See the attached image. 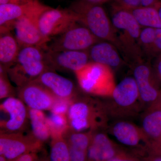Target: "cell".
Wrapping results in <instances>:
<instances>
[{
	"instance_id": "obj_33",
	"label": "cell",
	"mask_w": 161,
	"mask_h": 161,
	"mask_svg": "<svg viewBox=\"0 0 161 161\" xmlns=\"http://www.w3.org/2000/svg\"><path fill=\"white\" fill-rule=\"evenodd\" d=\"M108 161H140L138 159L121 151L118 154Z\"/></svg>"
},
{
	"instance_id": "obj_4",
	"label": "cell",
	"mask_w": 161,
	"mask_h": 161,
	"mask_svg": "<svg viewBox=\"0 0 161 161\" xmlns=\"http://www.w3.org/2000/svg\"><path fill=\"white\" fill-rule=\"evenodd\" d=\"M81 89L88 94L111 97L115 89V78L109 67L90 61L75 72Z\"/></svg>"
},
{
	"instance_id": "obj_13",
	"label": "cell",
	"mask_w": 161,
	"mask_h": 161,
	"mask_svg": "<svg viewBox=\"0 0 161 161\" xmlns=\"http://www.w3.org/2000/svg\"><path fill=\"white\" fill-rule=\"evenodd\" d=\"M111 133L116 140L126 147L130 148L149 147L150 141L145 135L142 128L131 122L119 120L112 126Z\"/></svg>"
},
{
	"instance_id": "obj_24",
	"label": "cell",
	"mask_w": 161,
	"mask_h": 161,
	"mask_svg": "<svg viewBox=\"0 0 161 161\" xmlns=\"http://www.w3.org/2000/svg\"><path fill=\"white\" fill-rule=\"evenodd\" d=\"M51 161H70L69 147L63 136H53Z\"/></svg>"
},
{
	"instance_id": "obj_7",
	"label": "cell",
	"mask_w": 161,
	"mask_h": 161,
	"mask_svg": "<svg viewBox=\"0 0 161 161\" xmlns=\"http://www.w3.org/2000/svg\"><path fill=\"white\" fill-rule=\"evenodd\" d=\"M37 25L43 36L51 40L78 23V18L71 9H49L38 18Z\"/></svg>"
},
{
	"instance_id": "obj_39",
	"label": "cell",
	"mask_w": 161,
	"mask_h": 161,
	"mask_svg": "<svg viewBox=\"0 0 161 161\" xmlns=\"http://www.w3.org/2000/svg\"><path fill=\"white\" fill-rule=\"evenodd\" d=\"M88 3H93V4H98L101 5L104 3H108L111 0H84Z\"/></svg>"
},
{
	"instance_id": "obj_6",
	"label": "cell",
	"mask_w": 161,
	"mask_h": 161,
	"mask_svg": "<svg viewBox=\"0 0 161 161\" xmlns=\"http://www.w3.org/2000/svg\"><path fill=\"white\" fill-rule=\"evenodd\" d=\"M103 108L88 101H78L70 104L68 117L70 126L76 132L102 125L106 120Z\"/></svg>"
},
{
	"instance_id": "obj_17",
	"label": "cell",
	"mask_w": 161,
	"mask_h": 161,
	"mask_svg": "<svg viewBox=\"0 0 161 161\" xmlns=\"http://www.w3.org/2000/svg\"><path fill=\"white\" fill-rule=\"evenodd\" d=\"M1 109L9 115V119L2 123V126L9 133L22 129L28 115L23 101L13 97L6 98L1 104Z\"/></svg>"
},
{
	"instance_id": "obj_20",
	"label": "cell",
	"mask_w": 161,
	"mask_h": 161,
	"mask_svg": "<svg viewBox=\"0 0 161 161\" xmlns=\"http://www.w3.org/2000/svg\"><path fill=\"white\" fill-rule=\"evenodd\" d=\"M20 46L10 32L1 33L0 37V66L7 70L17 58Z\"/></svg>"
},
{
	"instance_id": "obj_19",
	"label": "cell",
	"mask_w": 161,
	"mask_h": 161,
	"mask_svg": "<svg viewBox=\"0 0 161 161\" xmlns=\"http://www.w3.org/2000/svg\"><path fill=\"white\" fill-rule=\"evenodd\" d=\"M121 151L103 132L92 134L87 150V158L91 161H108Z\"/></svg>"
},
{
	"instance_id": "obj_28",
	"label": "cell",
	"mask_w": 161,
	"mask_h": 161,
	"mask_svg": "<svg viewBox=\"0 0 161 161\" xmlns=\"http://www.w3.org/2000/svg\"><path fill=\"white\" fill-rule=\"evenodd\" d=\"M0 98H9L12 94L13 87L7 78V71L0 66Z\"/></svg>"
},
{
	"instance_id": "obj_12",
	"label": "cell",
	"mask_w": 161,
	"mask_h": 161,
	"mask_svg": "<svg viewBox=\"0 0 161 161\" xmlns=\"http://www.w3.org/2000/svg\"><path fill=\"white\" fill-rule=\"evenodd\" d=\"M19 93L21 100L29 108L42 111L51 110L58 98L48 90L35 82L20 87Z\"/></svg>"
},
{
	"instance_id": "obj_41",
	"label": "cell",
	"mask_w": 161,
	"mask_h": 161,
	"mask_svg": "<svg viewBox=\"0 0 161 161\" xmlns=\"http://www.w3.org/2000/svg\"><path fill=\"white\" fill-rule=\"evenodd\" d=\"M154 8L157 10L158 12L159 17L161 23V3L160 2H158L156 4L153 6Z\"/></svg>"
},
{
	"instance_id": "obj_30",
	"label": "cell",
	"mask_w": 161,
	"mask_h": 161,
	"mask_svg": "<svg viewBox=\"0 0 161 161\" xmlns=\"http://www.w3.org/2000/svg\"><path fill=\"white\" fill-rule=\"evenodd\" d=\"M116 6L123 9L131 10L141 7V0H113Z\"/></svg>"
},
{
	"instance_id": "obj_29",
	"label": "cell",
	"mask_w": 161,
	"mask_h": 161,
	"mask_svg": "<svg viewBox=\"0 0 161 161\" xmlns=\"http://www.w3.org/2000/svg\"><path fill=\"white\" fill-rule=\"evenodd\" d=\"M70 161H86L87 158V151L68 145Z\"/></svg>"
},
{
	"instance_id": "obj_10",
	"label": "cell",
	"mask_w": 161,
	"mask_h": 161,
	"mask_svg": "<svg viewBox=\"0 0 161 161\" xmlns=\"http://www.w3.org/2000/svg\"><path fill=\"white\" fill-rule=\"evenodd\" d=\"M47 61L52 70H65L78 71L90 62L89 53L87 51H45Z\"/></svg>"
},
{
	"instance_id": "obj_8",
	"label": "cell",
	"mask_w": 161,
	"mask_h": 161,
	"mask_svg": "<svg viewBox=\"0 0 161 161\" xmlns=\"http://www.w3.org/2000/svg\"><path fill=\"white\" fill-rule=\"evenodd\" d=\"M36 18L25 17L12 23L8 29L13 30V35L16 39L20 47L34 46L47 50L50 40L43 36L38 28Z\"/></svg>"
},
{
	"instance_id": "obj_43",
	"label": "cell",
	"mask_w": 161,
	"mask_h": 161,
	"mask_svg": "<svg viewBox=\"0 0 161 161\" xmlns=\"http://www.w3.org/2000/svg\"></svg>"
},
{
	"instance_id": "obj_34",
	"label": "cell",
	"mask_w": 161,
	"mask_h": 161,
	"mask_svg": "<svg viewBox=\"0 0 161 161\" xmlns=\"http://www.w3.org/2000/svg\"><path fill=\"white\" fill-rule=\"evenodd\" d=\"M149 149L151 151L152 154L161 155V143H153L150 144Z\"/></svg>"
},
{
	"instance_id": "obj_22",
	"label": "cell",
	"mask_w": 161,
	"mask_h": 161,
	"mask_svg": "<svg viewBox=\"0 0 161 161\" xmlns=\"http://www.w3.org/2000/svg\"><path fill=\"white\" fill-rule=\"evenodd\" d=\"M142 129L148 140L156 141L161 136V110L149 109L142 119Z\"/></svg>"
},
{
	"instance_id": "obj_21",
	"label": "cell",
	"mask_w": 161,
	"mask_h": 161,
	"mask_svg": "<svg viewBox=\"0 0 161 161\" xmlns=\"http://www.w3.org/2000/svg\"><path fill=\"white\" fill-rule=\"evenodd\" d=\"M28 112L34 137L40 142L47 140L52 136L47 117L40 110L29 108Z\"/></svg>"
},
{
	"instance_id": "obj_5",
	"label": "cell",
	"mask_w": 161,
	"mask_h": 161,
	"mask_svg": "<svg viewBox=\"0 0 161 161\" xmlns=\"http://www.w3.org/2000/svg\"><path fill=\"white\" fill-rule=\"evenodd\" d=\"M101 41L102 40L95 36L85 26L77 23L53 40L51 39L46 51L89 50L93 45Z\"/></svg>"
},
{
	"instance_id": "obj_14",
	"label": "cell",
	"mask_w": 161,
	"mask_h": 161,
	"mask_svg": "<svg viewBox=\"0 0 161 161\" xmlns=\"http://www.w3.org/2000/svg\"><path fill=\"white\" fill-rule=\"evenodd\" d=\"M112 106L119 111H128L136 106L140 100L138 87L134 78H124L117 85L111 97Z\"/></svg>"
},
{
	"instance_id": "obj_1",
	"label": "cell",
	"mask_w": 161,
	"mask_h": 161,
	"mask_svg": "<svg viewBox=\"0 0 161 161\" xmlns=\"http://www.w3.org/2000/svg\"><path fill=\"white\" fill-rule=\"evenodd\" d=\"M111 22L116 36V47L127 61L135 65L144 61V55L139 44L142 27L130 10L113 4Z\"/></svg>"
},
{
	"instance_id": "obj_40",
	"label": "cell",
	"mask_w": 161,
	"mask_h": 161,
	"mask_svg": "<svg viewBox=\"0 0 161 161\" xmlns=\"http://www.w3.org/2000/svg\"><path fill=\"white\" fill-rule=\"evenodd\" d=\"M156 70L159 76L161 78V56L157 60L156 63Z\"/></svg>"
},
{
	"instance_id": "obj_18",
	"label": "cell",
	"mask_w": 161,
	"mask_h": 161,
	"mask_svg": "<svg viewBox=\"0 0 161 161\" xmlns=\"http://www.w3.org/2000/svg\"><path fill=\"white\" fill-rule=\"evenodd\" d=\"M88 51L91 61L104 64L112 69L120 67L124 63L117 47L108 41L102 40L95 43Z\"/></svg>"
},
{
	"instance_id": "obj_27",
	"label": "cell",
	"mask_w": 161,
	"mask_h": 161,
	"mask_svg": "<svg viewBox=\"0 0 161 161\" xmlns=\"http://www.w3.org/2000/svg\"><path fill=\"white\" fill-rule=\"evenodd\" d=\"M92 132H73L69 136L68 145L87 151L92 141Z\"/></svg>"
},
{
	"instance_id": "obj_38",
	"label": "cell",
	"mask_w": 161,
	"mask_h": 161,
	"mask_svg": "<svg viewBox=\"0 0 161 161\" xmlns=\"http://www.w3.org/2000/svg\"><path fill=\"white\" fill-rule=\"evenodd\" d=\"M145 161H161V155L153 154L145 159Z\"/></svg>"
},
{
	"instance_id": "obj_9",
	"label": "cell",
	"mask_w": 161,
	"mask_h": 161,
	"mask_svg": "<svg viewBox=\"0 0 161 161\" xmlns=\"http://www.w3.org/2000/svg\"><path fill=\"white\" fill-rule=\"evenodd\" d=\"M50 8L38 0H32L29 3L20 5H0L1 33L7 31L12 23L19 19L25 17L38 19L43 12Z\"/></svg>"
},
{
	"instance_id": "obj_3",
	"label": "cell",
	"mask_w": 161,
	"mask_h": 161,
	"mask_svg": "<svg viewBox=\"0 0 161 161\" xmlns=\"http://www.w3.org/2000/svg\"><path fill=\"white\" fill-rule=\"evenodd\" d=\"M69 9L76 14L78 23L86 27L95 36L116 46L114 27L101 5L78 0L72 3Z\"/></svg>"
},
{
	"instance_id": "obj_35",
	"label": "cell",
	"mask_w": 161,
	"mask_h": 161,
	"mask_svg": "<svg viewBox=\"0 0 161 161\" xmlns=\"http://www.w3.org/2000/svg\"><path fill=\"white\" fill-rule=\"evenodd\" d=\"M32 0H0V5L6 4H23Z\"/></svg>"
},
{
	"instance_id": "obj_42",
	"label": "cell",
	"mask_w": 161,
	"mask_h": 161,
	"mask_svg": "<svg viewBox=\"0 0 161 161\" xmlns=\"http://www.w3.org/2000/svg\"><path fill=\"white\" fill-rule=\"evenodd\" d=\"M7 160V159L3 156L1 155V156H0V161H6Z\"/></svg>"
},
{
	"instance_id": "obj_16",
	"label": "cell",
	"mask_w": 161,
	"mask_h": 161,
	"mask_svg": "<svg viewBox=\"0 0 161 161\" xmlns=\"http://www.w3.org/2000/svg\"><path fill=\"white\" fill-rule=\"evenodd\" d=\"M133 75L138 87L141 101L147 104L157 100L158 92L153 83L149 65L144 61L136 64L133 69Z\"/></svg>"
},
{
	"instance_id": "obj_37",
	"label": "cell",
	"mask_w": 161,
	"mask_h": 161,
	"mask_svg": "<svg viewBox=\"0 0 161 161\" xmlns=\"http://www.w3.org/2000/svg\"><path fill=\"white\" fill-rule=\"evenodd\" d=\"M15 161H33V158L31 154L26 153L16 159Z\"/></svg>"
},
{
	"instance_id": "obj_11",
	"label": "cell",
	"mask_w": 161,
	"mask_h": 161,
	"mask_svg": "<svg viewBox=\"0 0 161 161\" xmlns=\"http://www.w3.org/2000/svg\"><path fill=\"white\" fill-rule=\"evenodd\" d=\"M32 137L14 132L1 133L0 154L8 160H15L38 145L40 142Z\"/></svg>"
},
{
	"instance_id": "obj_32",
	"label": "cell",
	"mask_w": 161,
	"mask_h": 161,
	"mask_svg": "<svg viewBox=\"0 0 161 161\" xmlns=\"http://www.w3.org/2000/svg\"><path fill=\"white\" fill-rule=\"evenodd\" d=\"M158 53H161V28L155 29L153 55Z\"/></svg>"
},
{
	"instance_id": "obj_2",
	"label": "cell",
	"mask_w": 161,
	"mask_h": 161,
	"mask_svg": "<svg viewBox=\"0 0 161 161\" xmlns=\"http://www.w3.org/2000/svg\"><path fill=\"white\" fill-rule=\"evenodd\" d=\"M47 70L45 50L34 46L20 47L15 61L6 70L10 79L21 87L33 82Z\"/></svg>"
},
{
	"instance_id": "obj_25",
	"label": "cell",
	"mask_w": 161,
	"mask_h": 161,
	"mask_svg": "<svg viewBox=\"0 0 161 161\" xmlns=\"http://www.w3.org/2000/svg\"><path fill=\"white\" fill-rule=\"evenodd\" d=\"M47 119L50 128L52 137L63 136L68 129L66 115L57 114L52 112L49 116L47 117Z\"/></svg>"
},
{
	"instance_id": "obj_26",
	"label": "cell",
	"mask_w": 161,
	"mask_h": 161,
	"mask_svg": "<svg viewBox=\"0 0 161 161\" xmlns=\"http://www.w3.org/2000/svg\"><path fill=\"white\" fill-rule=\"evenodd\" d=\"M155 29L151 27H143L139 36V44L144 56L153 55V47L155 39Z\"/></svg>"
},
{
	"instance_id": "obj_36",
	"label": "cell",
	"mask_w": 161,
	"mask_h": 161,
	"mask_svg": "<svg viewBox=\"0 0 161 161\" xmlns=\"http://www.w3.org/2000/svg\"><path fill=\"white\" fill-rule=\"evenodd\" d=\"M158 0H141V7H153Z\"/></svg>"
},
{
	"instance_id": "obj_23",
	"label": "cell",
	"mask_w": 161,
	"mask_h": 161,
	"mask_svg": "<svg viewBox=\"0 0 161 161\" xmlns=\"http://www.w3.org/2000/svg\"><path fill=\"white\" fill-rule=\"evenodd\" d=\"M130 11L142 28H161L158 12L154 7H140Z\"/></svg>"
},
{
	"instance_id": "obj_31",
	"label": "cell",
	"mask_w": 161,
	"mask_h": 161,
	"mask_svg": "<svg viewBox=\"0 0 161 161\" xmlns=\"http://www.w3.org/2000/svg\"><path fill=\"white\" fill-rule=\"evenodd\" d=\"M68 99L58 98L51 109L52 112L57 114L66 115L69 106L67 102Z\"/></svg>"
},
{
	"instance_id": "obj_15",
	"label": "cell",
	"mask_w": 161,
	"mask_h": 161,
	"mask_svg": "<svg viewBox=\"0 0 161 161\" xmlns=\"http://www.w3.org/2000/svg\"><path fill=\"white\" fill-rule=\"evenodd\" d=\"M33 82L41 85L57 98L61 99H69L75 92V86L71 80L52 70L43 72Z\"/></svg>"
}]
</instances>
